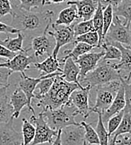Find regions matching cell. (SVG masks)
I'll return each instance as SVG.
<instances>
[{"label": "cell", "mask_w": 131, "mask_h": 145, "mask_svg": "<svg viewBox=\"0 0 131 145\" xmlns=\"http://www.w3.org/2000/svg\"><path fill=\"white\" fill-rule=\"evenodd\" d=\"M64 63V69H62V78L68 82L75 83L79 85H81L79 81V75L80 72L79 65L72 58H67Z\"/></svg>", "instance_id": "20"}, {"label": "cell", "mask_w": 131, "mask_h": 145, "mask_svg": "<svg viewBox=\"0 0 131 145\" xmlns=\"http://www.w3.org/2000/svg\"><path fill=\"white\" fill-rule=\"evenodd\" d=\"M6 33V34H15V33H19V31L17 29L14 28L13 26L11 25H9V24H6L3 22L0 21V33Z\"/></svg>", "instance_id": "43"}, {"label": "cell", "mask_w": 131, "mask_h": 145, "mask_svg": "<svg viewBox=\"0 0 131 145\" xmlns=\"http://www.w3.org/2000/svg\"><path fill=\"white\" fill-rule=\"evenodd\" d=\"M113 145H131V134L125 133L119 135Z\"/></svg>", "instance_id": "42"}, {"label": "cell", "mask_w": 131, "mask_h": 145, "mask_svg": "<svg viewBox=\"0 0 131 145\" xmlns=\"http://www.w3.org/2000/svg\"><path fill=\"white\" fill-rule=\"evenodd\" d=\"M98 123L96 126V132L99 137L100 140V145H109V136L108 133V131L104 127V123L103 122L102 114L98 113Z\"/></svg>", "instance_id": "33"}, {"label": "cell", "mask_w": 131, "mask_h": 145, "mask_svg": "<svg viewBox=\"0 0 131 145\" xmlns=\"http://www.w3.org/2000/svg\"><path fill=\"white\" fill-rule=\"evenodd\" d=\"M13 14V6L9 0H0V17Z\"/></svg>", "instance_id": "40"}, {"label": "cell", "mask_w": 131, "mask_h": 145, "mask_svg": "<svg viewBox=\"0 0 131 145\" xmlns=\"http://www.w3.org/2000/svg\"><path fill=\"white\" fill-rule=\"evenodd\" d=\"M85 131L80 124L69 125L60 130V140L62 145H83Z\"/></svg>", "instance_id": "13"}, {"label": "cell", "mask_w": 131, "mask_h": 145, "mask_svg": "<svg viewBox=\"0 0 131 145\" xmlns=\"http://www.w3.org/2000/svg\"><path fill=\"white\" fill-rule=\"evenodd\" d=\"M13 73L11 70L6 68H0V88L9 86L10 84L9 82V78L10 75Z\"/></svg>", "instance_id": "41"}, {"label": "cell", "mask_w": 131, "mask_h": 145, "mask_svg": "<svg viewBox=\"0 0 131 145\" xmlns=\"http://www.w3.org/2000/svg\"><path fill=\"white\" fill-rule=\"evenodd\" d=\"M120 78V73L115 68V63H110L107 60L101 59L96 68L88 72L80 84L85 83L94 88L115 80H119Z\"/></svg>", "instance_id": "4"}, {"label": "cell", "mask_w": 131, "mask_h": 145, "mask_svg": "<svg viewBox=\"0 0 131 145\" xmlns=\"http://www.w3.org/2000/svg\"><path fill=\"white\" fill-rule=\"evenodd\" d=\"M68 5L73 4L77 8V20L84 21L89 20L94 14L97 8L98 3L95 0H77V1H68Z\"/></svg>", "instance_id": "17"}, {"label": "cell", "mask_w": 131, "mask_h": 145, "mask_svg": "<svg viewBox=\"0 0 131 145\" xmlns=\"http://www.w3.org/2000/svg\"><path fill=\"white\" fill-rule=\"evenodd\" d=\"M58 75H62V72H55L47 75H40L39 78H32L27 76L25 72H20V80L18 84V87L26 95L30 106H32V101L34 99V90L38 84L44 78L47 77H55Z\"/></svg>", "instance_id": "12"}, {"label": "cell", "mask_w": 131, "mask_h": 145, "mask_svg": "<svg viewBox=\"0 0 131 145\" xmlns=\"http://www.w3.org/2000/svg\"><path fill=\"white\" fill-rule=\"evenodd\" d=\"M84 86L75 83L66 81L61 75L54 77L51 88L43 96L34 98L33 100H38L36 105L43 108L56 109L69 103L71 93L77 88Z\"/></svg>", "instance_id": "2"}, {"label": "cell", "mask_w": 131, "mask_h": 145, "mask_svg": "<svg viewBox=\"0 0 131 145\" xmlns=\"http://www.w3.org/2000/svg\"><path fill=\"white\" fill-rule=\"evenodd\" d=\"M68 1H77V0H68Z\"/></svg>", "instance_id": "50"}, {"label": "cell", "mask_w": 131, "mask_h": 145, "mask_svg": "<svg viewBox=\"0 0 131 145\" xmlns=\"http://www.w3.org/2000/svg\"><path fill=\"white\" fill-rule=\"evenodd\" d=\"M104 8L105 7L102 6L100 3H98L95 13L92 17V21H93L94 30L98 33L99 37H100L99 46L100 48L103 44V11Z\"/></svg>", "instance_id": "27"}, {"label": "cell", "mask_w": 131, "mask_h": 145, "mask_svg": "<svg viewBox=\"0 0 131 145\" xmlns=\"http://www.w3.org/2000/svg\"><path fill=\"white\" fill-rule=\"evenodd\" d=\"M125 133H130L131 134V114L130 113H126V112H124L123 118H122L116 130L115 131L112 133V135L109 137V145L114 144L116 141L117 138L119 135L125 134Z\"/></svg>", "instance_id": "24"}, {"label": "cell", "mask_w": 131, "mask_h": 145, "mask_svg": "<svg viewBox=\"0 0 131 145\" xmlns=\"http://www.w3.org/2000/svg\"><path fill=\"white\" fill-rule=\"evenodd\" d=\"M124 110L120 111L119 113H118L116 114H115L114 116H112L109 121L107 122V124H108V129H107V131H108V133H109V136L110 137L112 135V133L116 130L117 128L119 127L122 118H123V116H124Z\"/></svg>", "instance_id": "38"}, {"label": "cell", "mask_w": 131, "mask_h": 145, "mask_svg": "<svg viewBox=\"0 0 131 145\" xmlns=\"http://www.w3.org/2000/svg\"><path fill=\"white\" fill-rule=\"evenodd\" d=\"M13 107L10 104L9 96L6 94L0 99V123H7L11 119H14L13 118Z\"/></svg>", "instance_id": "26"}, {"label": "cell", "mask_w": 131, "mask_h": 145, "mask_svg": "<svg viewBox=\"0 0 131 145\" xmlns=\"http://www.w3.org/2000/svg\"><path fill=\"white\" fill-rule=\"evenodd\" d=\"M110 42H119L125 47L131 48V25L122 21L117 15H114L112 24L103 39V43Z\"/></svg>", "instance_id": "6"}, {"label": "cell", "mask_w": 131, "mask_h": 145, "mask_svg": "<svg viewBox=\"0 0 131 145\" xmlns=\"http://www.w3.org/2000/svg\"><path fill=\"white\" fill-rule=\"evenodd\" d=\"M83 145H87V142H86V141H84V144H83Z\"/></svg>", "instance_id": "49"}, {"label": "cell", "mask_w": 131, "mask_h": 145, "mask_svg": "<svg viewBox=\"0 0 131 145\" xmlns=\"http://www.w3.org/2000/svg\"><path fill=\"white\" fill-rule=\"evenodd\" d=\"M80 124L84 127L85 133H84V139L88 144L100 145V140L97 134L96 130L93 128L90 123H87L84 121L81 122Z\"/></svg>", "instance_id": "32"}, {"label": "cell", "mask_w": 131, "mask_h": 145, "mask_svg": "<svg viewBox=\"0 0 131 145\" xmlns=\"http://www.w3.org/2000/svg\"><path fill=\"white\" fill-rule=\"evenodd\" d=\"M93 48H94L93 46L88 45L85 43H82V42H78V43H74V47L73 49L71 50H67L64 52L65 56L64 58H62L59 62H64L67 58H72L75 61L79 57H80L81 55L87 54L88 52H90Z\"/></svg>", "instance_id": "25"}, {"label": "cell", "mask_w": 131, "mask_h": 145, "mask_svg": "<svg viewBox=\"0 0 131 145\" xmlns=\"http://www.w3.org/2000/svg\"><path fill=\"white\" fill-rule=\"evenodd\" d=\"M77 17H78V14H77L76 6L73 4H70V5H69V7H67L60 11L54 24L56 25L69 26V25L73 24V23L77 20Z\"/></svg>", "instance_id": "23"}, {"label": "cell", "mask_w": 131, "mask_h": 145, "mask_svg": "<svg viewBox=\"0 0 131 145\" xmlns=\"http://www.w3.org/2000/svg\"><path fill=\"white\" fill-rule=\"evenodd\" d=\"M53 31L48 30V33L55 39V46L52 53V57L57 58L59 49L66 44H74L75 36L73 33V24L69 26L66 25H56L55 24H51Z\"/></svg>", "instance_id": "8"}, {"label": "cell", "mask_w": 131, "mask_h": 145, "mask_svg": "<svg viewBox=\"0 0 131 145\" xmlns=\"http://www.w3.org/2000/svg\"><path fill=\"white\" fill-rule=\"evenodd\" d=\"M20 4L18 5L24 10H33V8H41L46 3L45 0H18Z\"/></svg>", "instance_id": "39"}, {"label": "cell", "mask_w": 131, "mask_h": 145, "mask_svg": "<svg viewBox=\"0 0 131 145\" xmlns=\"http://www.w3.org/2000/svg\"><path fill=\"white\" fill-rule=\"evenodd\" d=\"M24 36L22 33H18L17 37L11 39L9 36H8L5 39L2 40L0 39V44L7 48L12 52L14 53H20V52H29V48H24Z\"/></svg>", "instance_id": "22"}, {"label": "cell", "mask_w": 131, "mask_h": 145, "mask_svg": "<svg viewBox=\"0 0 131 145\" xmlns=\"http://www.w3.org/2000/svg\"><path fill=\"white\" fill-rule=\"evenodd\" d=\"M27 53L28 52H20L19 54H17L13 58L9 59L6 62L0 63V68L9 69L13 72H24L30 68L32 63L39 62V60L33 54L27 55Z\"/></svg>", "instance_id": "11"}, {"label": "cell", "mask_w": 131, "mask_h": 145, "mask_svg": "<svg viewBox=\"0 0 131 145\" xmlns=\"http://www.w3.org/2000/svg\"><path fill=\"white\" fill-rule=\"evenodd\" d=\"M73 33L75 38L77 36L82 35L84 33H86L91 31H95L94 28L92 18L89 20H84V21H78L74 22L73 24Z\"/></svg>", "instance_id": "31"}, {"label": "cell", "mask_w": 131, "mask_h": 145, "mask_svg": "<svg viewBox=\"0 0 131 145\" xmlns=\"http://www.w3.org/2000/svg\"><path fill=\"white\" fill-rule=\"evenodd\" d=\"M0 145H23L22 133L14 127V119L0 123Z\"/></svg>", "instance_id": "15"}, {"label": "cell", "mask_w": 131, "mask_h": 145, "mask_svg": "<svg viewBox=\"0 0 131 145\" xmlns=\"http://www.w3.org/2000/svg\"><path fill=\"white\" fill-rule=\"evenodd\" d=\"M131 77L127 78H120V81L124 88V99H125V107L124 108V112L130 113L131 114Z\"/></svg>", "instance_id": "36"}, {"label": "cell", "mask_w": 131, "mask_h": 145, "mask_svg": "<svg viewBox=\"0 0 131 145\" xmlns=\"http://www.w3.org/2000/svg\"><path fill=\"white\" fill-rule=\"evenodd\" d=\"M48 31L43 33L40 35L33 37L31 41L30 48L33 52V55L37 59L41 60L44 57L52 55L53 50L54 48L55 43H54L48 36Z\"/></svg>", "instance_id": "10"}, {"label": "cell", "mask_w": 131, "mask_h": 145, "mask_svg": "<svg viewBox=\"0 0 131 145\" xmlns=\"http://www.w3.org/2000/svg\"><path fill=\"white\" fill-rule=\"evenodd\" d=\"M0 59H1V58H0Z\"/></svg>", "instance_id": "51"}, {"label": "cell", "mask_w": 131, "mask_h": 145, "mask_svg": "<svg viewBox=\"0 0 131 145\" xmlns=\"http://www.w3.org/2000/svg\"><path fill=\"white\" fill-rule=\"evenodd\" d=\"M78 42L85 43L88 45L93 46L94 48H100V46H99L100 37L96 31H91V32L86 33H84L82 35L77 36L75 38L74 43H78Z\"/></svg>", "instance_id": "30"}, {"label": "cell", "mask_w": 131, "mask_h": 145, "mask_svg": "<svg viewBox=\"0 0 131 145\" xmlns=\"http://www.w3.org/2000/svg\"><path fill=\"white\" fill-rule=\"evenodd\" d=\"M114 18V8L111 5H108L103 11V43L104 36L106 35Z\"/></svg>", "instance_id": "35"}, {"label": "cell", "mask_w": 131, "mask_h": 145, "mask_svg": "<svg viewBox=\"0 0 131 145\" xmlns=\"http://www.w3.org/2000/svg\"><path fill=\"white\" fill-rule=\"evenodd\" d=\"M130 49H131V48H130Z\"/></svg>", "instance_id": "52"}, {"label": "cell", "mask_w": 131, "mask_h": 145, "mask_svg": "<svg viewBox=\"0 0 131 145\" xmlns=\"http://www.w3.org/2000/svg\"><path fill=\"white\" fill-rule=\"evenodd\" d=\"M101 48L104 49V55L101 58L102 60H118L119 61L121 58V52L120 50L114 45L107 44L103 43Z\"/></svg>", "instance_id": "34"}, {"label": "cell", "mask_w": 131, "mask_h": 145, "mask_svg": "<svg viewBox=\"0 0 131 145\" xmlns=\"http://www.w3.org/2000/svg\"><path fill=\"white\" fill-rule=\"evenodd\" d=\"M22 136H23V145H30L35 136V127L34 125L27 120L25 118L22 119Z\"/></svg>", "instance_id": "28"}, {"label": "cell", "mask_w": 131, "mask_h": 145, "mask_svg": "<svg viewBox=\"0 0 131 145\" xmlns=\"http://www.w3.org/2000/svg\"><path fill=\"white\" fill-rule=\"evenodd\" d=\"M60 130H58V134H57L56 138H54V142L52 143V145H62L61 144V140H60Z\"/></svg>", "instance_id": "46"}, {"label": "cell", "mask_w": 131, "mask_h": 145, "mask_svg": "<svg viewBox=\"0 0 131 145\" xmlns=\"http://www.w3.org/2000/svg\"><path fill=\"white\" fill-rule=\"evenodd\" d=\"M114 8V15L123 17L124 22L131 25V0H123Z\"/></svg>", "instance_id": "29"}, {"label": "cell", "mask_w": 131, "mask_h": 145, "mask_svg": "<svg viewBox=\"0 0 131 145\" xmlns=\"http://www.w3.org/2000/svg\"><path fill=\"white\" fill-rule=\"evenodd\" d=\"M41 114L48 126L54 130H60L69 125L79 124L74 119L75 116L78 115L76 108L70 103L56 109L43 108Z\"/></svg>", "instance_id": "3"}, {"label": "cell", "mask_w": 131, "mask_h": 145, "mask_svg": "<svg viewBox=\"0 0 131 145\" xmlns=\"http://www.w3.org/2000/svg\"><path fill=\"white\" fill-rule=\"evenodd\" d=\"M66 0H45L47 4H50V3H61L65 2Z\"/></svg>", "instance_id": "48"}, {"label": "cell", "mask_w": 131, "mask_h": 145, "mask_svg": "<svg viewBox=\"0 0 131 145\" xmlns=\"http://www.w3.org/2000/svg\"><path fill=\"white\" fill-rule=\"evenodd\" d=\"M9 102L14 109V114H13L14 118H18L20 115L22 109L26 106L28 107L29 111L32 113V115H35L34 109L32 106L29 105L28 99H27L25 93L18 87L16 88V89L11 94V96L9 98Z\"/></svg>", "instance_id": "18"}, {"label": "cell", "mask_w": 131, "mask_h": 145, "mask_svg": "<svg viewBox=\"0 0 131 145\" xmlns=\"http://www.w3.org/2000/svg\"><path fill=\"white\" fill-rule=\"evenodd\" d=\"M125 107V99H124V88L121 84V87L119 88L116 96L112 102L111 105L102 114V119L103 123H107L109 119L115 114L124 110Z\"/></svg>", "instance_id": "19"}, {"label": "cell", "mask_w": 131, "mask_h": 145, "mask_svg": "<svg viewBox=\"0 0 131 145\" xmlns=\"http://www.w3.org/2000/svg\"><path fill=\"white\" fill-rule=\"evenodd\" d=\"M120 87V80H115L108 84L97 86L96 102L94 107L90 108V113L103 114V112L111 105L112 102L114 101Z\"/></svg>", "instance_id": "5"}, {"label": "cell", "mask_w": 131, "mask_h": 145, "mask_svg": "<svg viewBox=\"0 0 131 145\" xmlns=\"http://www.w3.org/2000/svg\"><path fill=\"white\" fill-rule=\"evenodd\" d=\"M54 77H47V78H43L38 84V85L36 87V89L37 88L39 89V93H34V98L43 96L46 93H48V91L49 90V88H51L53 83H54Z\"/></svg>", "instance_id": "37"}, {"label": "cell", "mask_w": 131, "mask_h": 145, "mask_svg": "<svg viewBox=\"0 0 131 145\" xmlns=\"http://www.w3.org/2000/svg\"><path fill=\"white\" fill-rule=\"evenodd\" d=\"M33 67L40 71V75H47L55 72H62L60 69V62L58 58H54L52 55L48 56L41 62H36L33 63Z\"/></svg>", "instance_id": "21"}, {"label": "cell", "mask_w": 131, "mask_h": 145, "mask_svg": "<svg viewBox=\"0 0 131 145\" xmlns=\"http://www.w3.org/2000/svg\"><path fill=\"white\" fill-rule=\"evenodd\" d=\"M91 86L87 84L82 88H77L73 91L70 95L69 103L75 107L78 115L80 114L84 118L89 116L90 108L88 105L89 103V92L91 90Z\"/></svg>", "instance_id": "9"}, {"label": "cell", "mask_w": 131, "mask_h": 145, "mask_svg": "<svg viewBox=\"0 0 131 145\" xmlns=\"http://www.w3.org/2000/svg\"><path fill=\"white\" fill-rule=\"evenodd\" d=\"M35 127V136L30 145H38L42 144H52L58 134V130L51 129L41 113L37 116L32 115L29 120Z\"/></svg>", "instance_id": "7"}, {"label": "cell", "mask_w": 131, "mask_h": 145, "mask_svg": "<svg viewBox=\"0 0 131 145\" xmlns=\"http://www.w3.org/2000/svg\"><path fill=\"white\" fill-rule=\"evenodd\" d=\"M104 55V50L97 52V53H90L84 54L75 60V63L79 65L80 72L79 75V83L83 80L88 72L94 70L98 65L99 62L101 60Z\"/></svg>", "instance_id": "14"}, {"label": "cell", "mask_w": 131, "mask_h": 145, "mask_svg": "<svg viewBox=\"0 0 131 145\" xmlns=\"http://www.w3.org/2000/svg\"><path fill=\"white\" fill-rule=\"evenodd\" d=\"M9 86L0 88V99L7 94V92H8V88H9Z\"/></svg>", "instance_id": "47"}, {"label": "cell", "mask_w": 131, "mask_h": 145, "mask_svg": "<svg viewBox=\"0 0 131 145\" xmlns=\"http://www.w3.org/2000/svg\"><path fill=\"white\" fill-rule=\"evenodd\" d=\"M117 47L121 52V58L119 63H115V68L120 73L121 78H127L131 77V49L119 42L105 43Z\"/></svg>", "instance_id": "16"}, {"label": "cell", "mask_w": 131, "mask_h": 145, "mask_svg": "<svg viewBox=\"0 0 131 145\" xmlns=\"http://www.w3.org/2000/svg\"><path fill=\"white\" fill-rule=\"evenodd\" d=\"M95 1L98 3H100L103 7H106L108 5H111L113 8H115L123 0H95Z\"/></svg>", "instance_id": "45"}, {"label": "cell", "mask_w": 131, "mask_h": 145, "mask_svg": "<svg viewBox=\"0 0 131 145\" xmlns=\"http://www.w3.org/2000/svg\"><path fill=\"white\" fill-rule=\"evenodd\" d=\"M13 14L11 26L22 33L24 38L33 39L48 31L52 24L54 12L52 10H24L18 5L12 4Z\"/></svg>", "instance_id": "1"}, {"label": "cell", "mask_w": 131, "mask_h": 145, "mask_svg": "<svg viewBox=\"0 0 131 145\" xmlns=\"http://www.w3.org/2000/svg\"><path fill=\"white\" fill-rule=\"evenodd\" d=\"M16 54H17V53L10 51L9 49H8L7 48H5L4 46L0 44V58L11 59L14 58Z\"/></svg>", "instance_id": "44"}]
</instances>
